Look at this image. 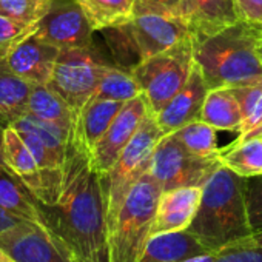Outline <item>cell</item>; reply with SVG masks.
I'll list each match as a JSON object with an SVG mask.
<instances>
[{
	"instance_id": "obj_5",
	"label": "cell",
	"mask_w": 262,
	"mask_h": 262,
	"mask_svg": "<svg viewBox=\"0 0 262 262\" xmlns=\"http://www.w3.org/2000/svg\"><path fill=\"white\" fill-rule=\"evenodd\" d=\"M164 136L155 114L150 113L135 138L123 148L113 168L105 176H100L106 204L108 228L114 222L129 190L150 170L155 148Z\"/></svg>"
},
{
	"instance_id": "obj_20",
	"label": "cell",
	"mask_w": 262,
	"mask_h": 262,
	"mask_svg": "<svg viewBox=\"0 0 262 262\" xmlns=\"http://www.w3.org/2000/svg\"><path fill=\"white\" fill-rule=\"evenodd\" d=\"M34 85L0 65V126L14 125L28 114V103Z\"/></svg>"
},
{
	"instance_id": "obj_22",
	"label": "cell",
	"mask_w": 262,
	"mask_h": 262,
	"mask_svg": "<svg viewBox=\"0 0 262 262\" xmlns=\"http://www.w3.org/2000/svg\"><path fill=\"white\" fill-rule=\"evenodd\" d=\"M201 120L216 129L234 131V133L241 135L244 119L241 106L230 88H216L208 91Z\"/></svg>"
},
{
	"instance_id": "obj_28",
	"label": "cell",
	"mask_w": 262,
	"mask_h": 262,
	"mask_svg": "<svg viewBox=\"0 0 262 262\" xmlns=\"http://www.w3.org/2000/svg\"><path fill=\"white\" fill-rule=\"evenodd\" d=\"M236 97L241 113H242V131L241 135H247L262 122V79L248 85L230 88Z\"/></svg>"
},
{
	"instance_id": "obj_37",
	"label": "cell",
	"mask_w": 262,
	"mask_h": 262,
	"mask_svg": "<svg viewBox=\"0 0 262 262\" xmlns=\"http://www.w3.org/2000/svg\"><path fill=\"white\" fill-rule=\"evenodd\" d=\"M251 139H262V122L254 129H251L250 133L239 136L236 142H245V141H251Z\"/></svg>"
},
{
	"instance_id": "obj_26",
	"label": "cell",
	"mask_w": 262,
	"mask_h": 262,
	"mask_svg": "<svg viewBox=\"0 0 262 262\" xmlns=\"http://www.w3.org/2000/svg\"><path fill=\"white\" fill-rule=\"evenodd\" d=\"M171 135L190 153L199 158L214 159V158H221L222 155V151L217 147V129L202 120L191 122Z\"/></svg>"
},
{
	"instance_id": "obj_10",
	"label": "cell",
	"mask_w": 262,
	"mask_h": 262,
	"mask_svg": "<svg viewBox=\"0 0 262 262\" xmlns=\"http://www.w3.org/2000/svg\"><path fill=\"white\" fill-rule=\"evenodd\" d=\"M0 248L17 262H74L65 244L50 228L30 221L0 231Z\"/></svg>"
},
{
	"instance_id": "obj_9",
	"label": "cell",
	"mask_w": 262,
	"mask_h": 262,
	"mask_svg": "<svg viewBox=\"0 0 262 262\" xmlns=\"http://www.w3.org/2000/svg\"><path fill=\"white\" fill-rule=\"evenodd\" d=\"M129 27L139 45L142 60L193 39L190 30L178 14L156 8L142 0H136Z\"/></svg>"
},
{
	"instance_id": "obj_3",
	"label": "cell",
	"mask_w": 262,
	"mask_h": 262,
	"mask_svg": "<svg viewBox=\"0 0 262 262\" xmlns=\"http://www.w3.org/2000/svg\"><path fill=\"white\" fill-rule=\"evenodd\" d=\"M188 231L213 251L247 241L253 230L245 199V178L222 164L202 185L201 204Z\"/></svg>"
},
{
	"instance_id": "obj_41",
	"label": "cell",
	"mask_w": 262,
	"mask_h": 262,
	"mask_svg": "<svg viewBox=\"0 0 262 262\" xmlns=\"http://www.w3.org/2000/svg\"><path fill=\"white\" fill-rule=\"evenodd\" d=\"M259 54H260V59H262V37H260V42H259Z\"/></svg>"
},
{
	"instance_id": "obj_36",
	"label": "cell",
	"mask_w": 262,
	"mask_h": 262,
	"mask_svg": "<svg viewBox=\"0 0 262 262\" xmlns=\"http://www.w3.org/2000/svg\"><path fill=\"white\" fill-rule=\"evenodd\" d=\"M219 251H205V253H198L193 256H188L182 259L181 262H214L217 257Z\"/></svg>"
},
{
	"instance_id": "obj_38",
	"label": "cell",
	"mask_w": 262,
	"mask_h": 262,
	"mask_svg": "<svg viewBox=\"0 0 262 262\" xmlns=\"http://www.w3.org/2000/svg\"><path fill=\"white\" fill-rule=\"evenodd\" d=\"M0 168L10 171L7 162H5V156H4V128H2V126H0ZM10 173H11V171H10Z\"/></svg>"
},
{
	"instance_id": "obj_6",
	"label": "cell",
	"mask_w": 262,
	"mask_h": 262,
	"mask_svg": "<svg viewBox=\"0 0 262 262\" xmlns=\"http://www.w3.org/2000/svg\"><path fill=\"white\" fill-rule=\"evenodd\" d=\"M194 39L142 60L131 74L147 97L150 111L156 116L187 83L194 67Z\"/></svg>"
},
{
	"instance_id": "obj_2",
	"label": "cell",
	"mask_w": 262,
	"mask_h": 262,
	"mask_svg": "<svg viewBox=\"0 0 262 262\" xmlns=\"http://www.w3.org/2000/svg\"><path fill=\"white\" fill-rule=\"evenodd\" d=\"M260 37L262 25L239 20L216 34L196 39L193 57L208 90L234 88L260 80Z\"/></svg>"
},
{
	"instance_id": "obj_16",
	"label": "cell",
	"mask_w": 262,
	"mask_h": 262,
	"mask_svg": "<svg viewBox=\"0 0 262 262\" xmlns=\"http://www.w3.org/2000/svg\"><path fill=\"white\" fill-rule=\"evenodd\" d=\"M202 187H181L161 193L151 236L188 230L201 204Z\"/></svg>"
},
{
	"instance_id": "obj_34",
	"label": "cell",
	"mask_w": 262,
	"mask_h": 262,
	"mask_svg": "<svg viewBox=\"0 0 262 262\" xmlns=\"http://www.w3.org/2000/svg\"><path fill=\"white\" fill-rule=\"evenodd\" d=\"M19 222H22V219L16 217L14 214L8 213L7 210H4L2 207H0V231L8 230V228L17 225Z\"/></svg>"
},
{
	"instance_id": "obj_30",
	"label": "cell",
	"mask_w": 262,
	"mask_h": 262,
	"mask_svg": "<svg viewBox=\"0 0 262 262\" xmlns=\"http://www.w3.org/2000/svg\"><path fill=\"white\" fill-rule=\"evenodd\" d=\"M37 25H28L5 16H0V65H4L11 51L25 39L31 37Z\"/></svg>"
},
{
	"instance_id": "obj_4",
	"label": "cell",
	"mask_w": 262,
	"mask_h": 262,
	"mask_svg": "<svg viewBox=\"0 0 262 262\" xmlns=\"http://www.w3.org/2000/svg\"><path fill=\"white\" fill-rule=\"evenodd\" d=\"M162 188L147 171L129 190L108 228L110 262H141L156 217Z\"/></svg>"
},
{
	"instance_id": "obj_19",
	"label": "cell",
	"mask_w": 262,
	"mask_h": 262,
	"mask_svg": "<svg viewBox=\"0 0 262 262\" xmlns=\"http://www.w3.org/2000/svg\"><path fill=\"white\" fill-rule=\"evenodd\" d=\"M205 251L213 250L207 248L188 230L161 233L148 239L141 262H181L188 256Z\"/></svg>"
},
{
	"instance_id": "obj_33",
	"label": "cell",
	"mask_w": 262,
	"mask_h": 262,
	"mask_svg": "<svg viewBox=\"0 0 262 262\" xmlns=\"http://www.w3.org/2000/svg\"><path fill=\"white\" fill-rule=\"evenodd\" d=\"M236 10L241 20L262 25V0H236Z\"/></svg>"
},
{
	"instance_id": "obj_12",
	"label": "cell",
	"mask_w": 262,
	"mask_h": 262,
	"mask_svg": "<svg viewBox=\"0 0 262 262\" xmlns=\"http://www.w3.org/2000/svg\"><path fill=\"white\" fill-rule=\"evenodd\" d=\"M93 27L76 0H51L47 14L39 20L34 37L59 50L93 45Z\"/></svg>"
},
{
	"instance_id": "obj_14",
	"label": "cell",
	"mask_w": 262,
	"mask_h": 262,
	"mask_svg": "<svg viewBox=\"0 0 262 262\" xmlns=\"http://www.w3.org/2000/svg\"><path fill=\"white\" fill-rule=\"evenodd\" d=\"M176 14L193 39H202L239 22L236 0H181Z\"/></svg>"
},
{
	"instance_id": "obj_15",
	"label": "cell",
	"mask_w": 262,
	"mask_h": 262,
	"mask_svg": "<svg viewBox=\"0 0 262 262\" xmlns=\"http://www.w3.org/2000/svg\"><path fill=\"white\" fill-rule=\"evenodd\" d=\"M59 54L57 47L39 40L33 34L11 51L4 67L33 85H48Z\"/></svg>"
},
{
	"instance_id": "obj_13",
	"label": "cell",
	"mask_w": 262,
	"mask_h": 262,
	"mask_svg": "<svg viewBox=\"0 0 262 262\" xmlns=\"http://www.w3.org/2000/svg\"><path fill=\"white\" fill-rule=\"evenodd\" d=\"M208 86L204 80L201 68L194 63L191 74L184 88L155 116L164 135H171L179 128L201 120Z\"/></svg>"
},
{
	"instance_id": "obj_11",
	"label": "cell",
	"mask_w": 262,
	"mask_h": 262,
	"mask_svg": "<svg viewBox=\"0 0 262 262\" xmlns=\"http://www.w3.org/2000/svg\"><path fill=\"white\" fill-rule=\"evenodd\" d=\"M150 113L151 111L144 93L125 102L119 114L105 131V135L90 151L91 164L100 176H105L113 168L123 148L135 138Z\"/></svg>"
},
{
	"instance_id": "obj_35",
	"label": "cell",
	"mask_w": 262,
	"mask_h": 262,
	"mask_svg": "<svg viewBox=\"0 0 262 262\" xmlns=\"http://www.w3.org/2000/svg\"><path fill=\"white\" fill-rule=\"evenodd\" d=\"M142 2L150 4V5H153L156 8H161V10H165V11H171V13L176 14L181 0H142Z\"/></svg>"
},
{
	"instance_id": "obj_24",
	"label": "cell",
	"mask_w": 262,
	"mask_h": 262,
	"mask_svg": "<svg viewBox=\"0 0 262 262\" xmlns=\"http://www.w3.org/2000/svg\"><path fill=\"white\" fill-rule=\"evenodd\" d=\"M94 31L129 24L136 0H76Z\"/></svg>"
},
{
	"instance_id": "obj_31",
	"label": "cell",
	"mask_w": 262,
	"mask_h": 262,
	"mask_svg": "<svg viewBox=\"0 0 262 262\" xmlns=\"http://www.w3.org/2000/svg\"><path fill=\"white\" fill-rule=\"evenodd\" d=\"M245 199L253 233L262 231V174L245 178Z\"/></svg>"
},
{
	"instance_id": "obj_17",
	"label": "cell",
	"mask_w": 262,
	"mask_h": 262,
	"mask_svg": "<svg viewBox=\"0 0 262 262\" xmlns=\"http://www.w3.org/2000/svg\"><path fill=\"white\" fill-rule=\"evenodd\" d=\"M4 156L10 171L31 191V194L40 202H47V190L39 164L19 131L14 126L4 129Z\"/></svg>"
},
{
	"instance_id": "obj_27",
	"label": "cell",
	"mask_w": 262,
	"mask_h": 262,
	"mask_svg": "<svg viewBox=\"0 0 262 262\" xmlns=\"http://www.w3.org/2000/svg\"><path fill=\"white\" fill-rule=\"evenodd\" d=\"M222 164L242 178L262 174V139L234 142L221 155Z\"/></svg>"
},
{
	"instance_id": "obj_32",
	"label": "cell",
	"mask_w": 262,
	"mask_h": 262,
	"mask_svg": "<svg viewBox=\"0 0 262 262\" xmlns=\"http://www.w3.org/2000/svg\"><path fill=\"white\" fill-rule=\"evenodd\" d=\"M214 262H262V247L237 244L219 251Z\"/></svg>"
},
{
	"instance_id": "obj_8",
	"label": "cell",
	"mask_w": 262,
	"mask_h": 262,
	"mask_svg": "<svg viewBox=\"0 0 262 262\" xmlns=\"http://www.w3.org/2000/svg\"><path fill=\"white\" fill-rule=\"evenodd\" d=\"M221 165V158H199L190 153L173 135H167L155 148L148 173L162 191H167L181 187H202Z\"/></svg>"
},
{
	"instance_id": "obj_1",
	"label": "cell",
	"mask_w": 262,
	"mask_h": 262,
	"mask_svg": "<svg viewBox=\"0 0 262 262\" xmlns=\"http://www.w3.org/2000/svg\"><path fill=\"white\" fill-rule=\"evenodd\" d=\"M47 227L65 244L74 262H110L106 204L100 174L88 150L70 133L60 198L39 202Z\"/></svg>"
},
{
	"instance_id": "obj_7",
	"label": "cell",
	"mask_w": 262,
	"mask_h": 262,
	"mask_svg": "<svg viewBox=\"0 0 262 262\" xmlns=\"http://www.w3.org/2000/svg\"><path fill=\"white\" fill-rule=\"evenodd\" d=\"M105 65L110 63L94 43L85 48L60 50L48 86L60 94L77 116L94 96Z\"/></svg>"
},
{
	"instance_id": "obj_18",
	"label": "cell",
	"mask_w": 262,
	"mask_h": 262,
	"mask_svg": "<svg viewBox=\"0 0 262 262\" xmlns=\"http://www.w3.org/2000/svg\"><path fill=\"white\" fill-rule=\"evenodd\" d=\"M125 102L108 99H91L76 116L70 133L88 150L97 144L105 131L119 114Z\"/></svg>"
},
{
	"instance_id": "obj_25",
	"label": "cell",
	"mask_w": 262,
	"mask_h": 262,
	"mask_svg": "<svg viewBox=\"0 0 262 262\" xmlns=\"http://www.w3.org/2000/svg\"><path fill=\"white\" fill-rule=\"evenodd\" d=\"M142 94V90L131 74V71L123 70L114 65H105L96 88V93L91 99H108L128 102ZM90 99V100H91Z\"/></svg>"
},
{
	"instance_id": "obj_39",
	"label": "cell",
	"mask_w": 262,
	"mask_h": 262,
	"mask_svg": "<svg viewBox=\"0 0 262 262\" xmlns=\"http://www.w3.org/2000/svg\"><path fill=\"white\" fill-rule=\"evenodd\" d=\"M241 244H251V245H260V247H262V231L253 233L247 241H244V242H241Z\"/></svg>"
},
{
	"instance_id": "obj_40",
	"label": "cell",
	"mask_w": 262,
	"mask_h": 262,
	"mask_svg": "<svg viewBox=\"0 0 262 262\" xmlns=\"http://www.w3.org/2000/svg\"><path fill=\"white\" fill-rule=\"evenodd\" d=\"M0 262H17L13 256H10L5 250L0 248Z\"/></svg>"
},
{
	"instance_id": "obj_21",
	"label": "cell",
	"mask_w": 262,
	"mask_h": 262,
	"mask_svg": "<svg viewBox=\"0 0 262 262\" xmlns=\"http://www.w3.org/2000/svg\"><path fill=\"white\" fill-rule=\"evenodd\" d=\"M0 207L22 221L47 227L40 213L39 201L13 173L2 168H0Z\"/></svg>"
},
{
	"instance_id": "obj_23",
	"label": "cell",
	"mask_w": 262,
	"mask_h": 262,
	"mask_svg": "<svg viewBox=\"0 0 262 262\" xmlns=\"http://www.w3.org/2000/svg\"><path fill=\"white\" fill-rule=\"evenodd\" d=\"M28 114L65 131L71 129L76 119L70 105L48 85H34L28 103Z\"/></svg>"
},
{
	"instance_id": "obj_29",
	"label": "cell",
	"mask_w": 262,
	"mask_h": 262,
	"mask_svg": "<svg viewBox=\"0 0 262 262\" xmlns=\"http://www.w3.org/2000/svg\"><path fill=\"white\" fill-rule=\"evenodd\" d=\"M51 0H0V16L28 25H37L47 14Z\"/></svg>"
}]
</instances>
